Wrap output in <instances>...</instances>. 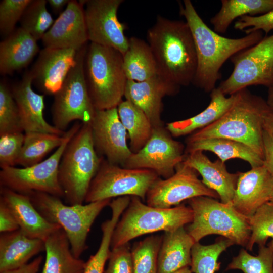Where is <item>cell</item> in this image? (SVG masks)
I'll list each match as a JSON object with an SVG mask.
<instances>
[{
	"label": "cell",
	"instance_id": "6da1fadb",
	"mask_svg": "<svg viewBox=\"0 0 273 273\" xmlns=\"http://www.w3.org/2000/svg\"><path fill=\"white\" fill-rule=\"evenodd\" d=\"M179 13L190 28L195 46L197 65L192 83L206 93L216 88L221 78L220 69L229 59L264 37L261 31L237 38L219 35L204 22L190 0L179 3Z\"/></svg>",
	"mask_w": 273,
	"mask_h": 273
},
{
	"label": "cell",
	"instance_id": "7a4b0ae2",
	"mask_svg": "<svg viewBox=\"0 0 273 273\" xmlns=\"http://www.w3.org/2000/svg\"><path fill=\"white\" fill-rule=\"evenodd\" d=\"M147 38L158 76L179 87L193 83L197 55L192 34L186 21L158 15L148 30Z\"/></svg>",
	"mask_w": 273,
	"mask_h": 273
},
{
	"label": "cell",
	"instance_id": "3957f363",
	"mask_svg": "<svg viewBox=\"0 0 273 273\" xmlns=\"http://www.w3.org/2000/svg\"><path fill=\"white\" fill-rule=\"evenodd\" d=\"M269 110L266 100L245 88L238 92L235 102L219 119L190 134L186 142L213 138L231 139L248 146L263 160V120Z\"/></svg>",
	"mask_w": 273,
	"mask_h": 273
},
{
	"label": "cell",
	"instance_id": "277c9868",
	"mask_svg": "<svg viewBox=\"0 0 273 273\" xmlns=\"http://www.w3.org/2000/svg\"><path fill=\"white\" fill-rule=\"evenodd\" d=\"M103 158L95 148L90 124L82 123L66 146L59 166V182L68 205L83 204Z\"/></svg>",
	"mask_w": 273,
	"mask_h": 273
},
{
	"label": "cell",
	"instance_id": "5b68a950",
	"mask_svg": "<svg viewBox=\"0 0 273 273\" xmlns=\"http://www.w3.org/2000/svg\"><path fill=\"white\" fill-rule=\"evenodd\" d=\"M84 71L95 109L117 107L124 96L127 81L123 55L113 48L90 42L84 58Z\"/></svg>",
	"mask_w": 273,
	"mask_h": 273
},
{
	"label": "cell",
	"instance_id": "8992f818",
	"mask_svg": "<svg viewBox=\"0 0 273 273\" xmlns=\"http://www.w3.org/2000/svg\"><path fill=\"white\" fill-rule=\"evenodd\" d=\"M193 218L192 209L184 204L160 208L145 204L140 198L132 196L114 229L111 248L145 234L173 231L190 223Z\"/></svg>",
	"mask_w": 273,
	"mask_h": 273
},
{
	"label": "cell",
	"instance_id": "52a82bcc",
	"mask_svg": "<svg viewBox=\"0 0 273 273\" xmlns=\"http://www.w3.org/2000/svg\"><path fill=\"white\" fill-rule=\"evenodd\" d=\"M26 195L47 220L64 231L73 254L79 258L87 248L86 240L94 221L111 202V199H106L70 205L64 204L61 198L46 193L33 192Z\"/></svg>",
	"mask_w": 273,
	"mask_h": 273
},
{
	"label": "cell",
	"instance_id": "ba28073f",
	"mask_svg": "<svg viewBox=\"0 0 273 273\" xmlns=\"http://www.w3.org/2000/svg\"><path fill=\"white\" fill-rule=\"evenodd\" d=\"M188 203L193 218L186 230L195 243L215 234L246 247L251 233L249 218L238 212L232 202L224 203L209 197L198 196L189 199Z\"/></svg>",
	"mask_w": 273,
	"mask_h": 273
},
{
	"label": "cell",
	"instance_id": "9c48e42d",
	"mask_svg": "<svg viewBox=\"0 0 273 273\" xmlns=\"http://www.w3.org/2000/svg\"><path fill=\"white\" fill-rule=\"evenodd\" d=\"M82 124L76 121L65 131L62 145L44 160L27 167H8L1 169V187L24 195L39 192L63 198V192L58 179L60 162L66 146Z\"/></svg>",
	"mask_w": 273,
	"mask_h": 273
},
{
	"label": "cell",
	"instance_id": "30bf717a",
	"mask_svg": "<svg viewBox=\"0 0 273 273\" xmlns=\"http://www.w3.org/2000/svg\"><path fill=\"white\" fill-rule=\"evenodd\" d=\"M87 48L86 44L78 51L75 65L54 95L51 109L53 125L63 132L73 121L90 124L96 113L84 75V62Z\"/></svg>",
	"mask_w": 273,
	"mask_h": 273
},
{
	"label": "cell",
	"instance_id": "8fae6325",
	"mask_svg": "<svg viewBox=\"0 0 273 273\" xmlns=\"http://www.w3.org/2000/svg\"><path fill=\"white\" fill-rule=\"evenodd\" d=\"M160 177L146 169L123 167L103 158L90 184L85 202L87 203L122 196H135L146 200L147 194Z\"/></svg>",
	"mask_w": 273,
	"mask_h": 273
},
{
	"label": "cell",
	"instance_id": "7c38bea8",
	"mask_svg": "<svg viewBox=\"0 0 273 273\" xmlns=\"http://www.w3.org/2000/svg\"><path fill=\"white\" fill-rule=\"evenodd\" d=\"M233 70L218 88L231 95L252 85H273V34L231 58Z\"/></svg>",
	"mask_w": 273,
	"mask_h": 273
},
{
	"label": "cell",
	"instance_id": "4fadbf2b",
	"mask_svg": "<svg viewBox=\"0 0 273 273\" xmlns=\"http://www.w3.org/2000/svg\"><path fill=\"white\" fill-rule=\"evenodd\" d=\"M172 137L163 125L153 127L145 145L138 152L132 153L122 167L149 169L159 177H170L185 155L183 144Z\"/></svg>",
	"mask_w": 273,
	"mask_h": 273
},
{
	"label": "cell",
	"instance_id": "5bb4252c",
	"mask_svg": "<svg viewBox=\"0 0 273 273\" xmlns=\"http://www.w3.org/2000/svg\"><path fill=\"white\" fill-rule=\"evenodd\" d=\"M198 172L183 161L178 164L170 177L159 178L151 186L146 198L147 205L160 208H169L198 196L219 198L218 194L207 187Z\"/></svg>",
	"mask_w": 273,
	"mask_h": 273
},
{
	"label": "cell",
	"instance_id": "9a60e30c",
	"mask_svg": "<svg viewBox=\"0 0 273 273\" xmlns=\"http://www.w3.org/2000/svg\"><path fill=\"white\" fill-rule=\"evenodd\" d=\"M122 0L84 1V15L88 41L113 48L123 56L129 45L126 26L117 17Z\"/></svg>",
	"mask_w": 273,
	"mask_h": 273
},
{
	"label": "cell",
	"instance_id": "2e32d148",
	"mask_svg": "<svg viewBox=\"0 0 273 273\" xmlns=\"http://www.w3.org/2000/svg\"><path fill=\"white\" fill-rule=\"evenodd\" d=\"M90 126L98 154L109 163L122 167L132 152L127 145V131L117 108L96 110Z\"/></svg>",
	"mask_w": 273,
	"mask_h": 273
},
{
	"label": "cell",
	"instance_id": "e0dca14e",
	"mask_svg": "<svg viewBox=\"0 0 273 273\" xmlns=\"http://www.w3.org/2000/svg\"><path fill=\"white\" fill-rule=\"evenodd\" d=\"M84 1H69L64 10L44 34V48L77 50L88 41L84 15Z\"/></svg>",
	"mask_w": 273,
	"mask_h": 273
},
{
	"label": "cell",
	"instance_id": "ac0fdd59",
	"mask_svg": "<svg viewBox=\"0 0 273 273\" xmlns=\"http://www.w3.org/2000/svg\"><path fill=\"white\" fill-rule=\"evenodd\" d=\"M78 51L73 48H44L30 70L33 82L44 94L54 95L75 65Z\"/></svg>",
	"mask_w": 273,
	"mask_h": 273
},
{
	"label": "cell",
	"instance_id": "d6986e66",
	"mask_svg": "<svg viewBox=\"0 0 273 273\" xmlns=\"http://www.w3.org/2000/svg\"><path fill=\"white\" fill-rule=\"evenodd\" d=\"M238 172L232 203L238 212L250 218L259 207L269 202L273 191V176L263 165Z\"/></svg>",
	"mask_w": 273,
	"mask_h": 273
},
{
	"label": "cell",
	"instance_id": "ffe728a7",
	"mask_svg": "<svg viewBox=\"0 0 273 273\" xmlns=\"http://www.w3.org/2000/svg\"><path fill=\"white\" fill-rule=\"evenodd\" d=\"M32 83L33 76L29 71L11 90L18 107L23 131L64 135L65 132L59 130L45 120L43 116L44 95L33 90Z\"/></svg>",
	"mask_w": 273,
	"mask_h": 273
},
{
	"label": "cell",
	"instance_id": "44dd1931",
	"mask_svg": "<svg viewBox=\"0 0 273 273\" xmlns=\"http://www.w3.org/2000/svg\"><path fill=\"white\" fill-rule=\"evenodd\" d=\"M179 88L156 75L141 82L127 80L124 97L141 110L155 127L163 125L161 118L163 98L177 94Z\"/></svg>",
	"mask_w": 273,
	"mask_h": 273
},
{
	"label": "cell",
	"instance_id": "7402d4cb",
	"mask_svg": "<svg viewBox=\"0 0 273 273\" xmlns=\"http://www.w3.org/2000/svg\"><path fill=\"white\" fill-rule=\"evenodd\" d=\"M0 201L10 209L19 229L30 238L44 241L51 234L61 228L47 220L33 206L28 195L1 187Z\"/></svg>",
	"mask_w": 273,
	"mask_h": 273
},
{
	"label": "cell",
	"instance_id": "603a6c76",
	"mask_svg": "<svg viewBox=\"0 0 273 273\" xmlns=\"http://www.w3.org/2000/svg\"><path fill=\"white\" fill-rule=\"evenodd\" d=\"M203 152L198 150L185 154L183 162L201 175L202 183L218 194L221 202H232L239 172L230 173L224 162L219 159L212 162Z\"/></svg>",
	"mask_w": 273,
	"mask_h": 273
},
{
	"label": "cell",
	"instance_id": "cb8c5ba5",
	"mask_svg": "<svg viewBox=\"0 0 273 273\" xmlns=\"http://www.w3.org/2000/svg\"><path fill=\"white\" fill-rule=\"evenodd\" d=\"M37 40L19 27L0 43V72L10 74L26 67L39 52Z\"/></svg>",
	"mask_w": 273,
	"mask_h": 273
},
{
	"label": "cell",
	"instance_id": "d4e9b609",
	"mask_svg": "<svg viewBox=\"0 0 273 273\" xmlns=\"http://www.w3.org/2000/svg\"><path fill=\"white\" fill-rule=\"evenodd\" d=\"M43 251L44 241L30 238L20 229L1 233L0 272L20 267Z\"/></svg>",
	"mask_w": 273,
	"mask_h": 273
},
{
	"label": "cell",
	"instance_id": "484cf974",
	"mask_svg": "<svg viewBox=\"0 0 273 273\" xmlns=\"http://www.w3.org/2000/svg\"><path fill=\"white\" fill-rule=\"evenodd\" d=\"M195 243L184 226L164 232L158 255L157 273H173L190 267L191 250Z\"/></svg>",
	"mask_w": 273,
	"mask_h": 273
},
{
	"label": "cell",
	"instance_id": "4316f807",
	"mask_svg": "<svg viewBox=\"0 0 273 273\" xmlns=\"http://www.w3.org/2000/svg\"><path fill=\"white\" fill-rule=\"evenodd\" d=\"M208 106L200 113L188 119L168 123L166 128L173 137L191 134L219 119L233 105L238 93L226 97L216 87L210 94Z\"/></svg>",
	"mask_w": 273,
	"mask_h": 273
},
{
	"label": "cell",
	"instance_id": "83f0119b",
	"mask_svg": "<svg viewBox=\"0 0 273 273\" xmlns=\"http://www.w3.org/2000/svg\"><path fill=\"white\" fill-rule=\"evenodd\" d=\"M46 259L42 273H84L86 262L72 253L68 237L60 228L44 241Z\"/></svg>",
	"mask_w": 273,
	"mask_h": 273
},
{
	"label": "cell",
	"instance_id": "f1b7e54d",
	"mask_svg": "<svg viewBox=\"0 0 273 273\" xmlns=\"http://www.w3.org/2000/svg\"><path fill=\"white\" fill-rule=\"evenodd\" d=\"M209 151L215 154L223 162L233 158L247 162L251 168L262 166L263 159L249 147L231 139L213 138L186 142L185 154L196 151Z\"/></svg>",
	"mask_w": 273,
	"mask_h": 273
},
{
	"label": "cell",
	"instance_id": "f546056e",
	"mask_svg": "<svg viewBox=\"0 0 273 273\" xmlns=\"http://www.w3.org/2000/svg\"><path fill=\"white\" fill-rule=\"evenodd\" d=\"M123 68L127 80L141 82L157 75L156 62L148 42L131 37L123 55Z\"/></svg>",
	"mask_w": 273,
	"mask_h": 273
},
{
	"label": "cell",
	"instance_id": "4dcf8cb0",
	"mask_svg": "<svg viewBox=\"0 0 273 273\" xmlns=\"http://www.w3.org/2000/svg\"><path fill=\"white\" fill-rule=\"evenodd\" d=\"M219 11L210 20L213 30L225 33L236 18L246 15L256 16L273 9V0H222Z\"/></svg>",
	"mask_w": 273,
	"mask_h": 273
},
{
	"label": "cell",
	"instance_id": "1f68e13d",
	"mask_svg": "<svg viewBox=\"0 0 273 273\" xmlns=\"http://www.w3.org/2000/svg\"><path fill=\"white\" fill-rule=\"evenodd\" d=\"M117 108L130 139V149L136 153L150 138L153 126L146 114L129 101L122 100Z\"/></svg>",
	"mask_w": 273,
	"mask_h": 273
},
{
	"label": "cell",
	"instance_id": "d6a6232c",
	"mask_svg": "<svg viewBox=\"0 0 273 273\" xmlns=\"http://www.w3.org/2000/svg\"><path fill=\"white\" fill-rule=\"evenodd\" d=\"M23 147L17 164L27 167L36 164L50 152L58 148L63 143V135L39 132H24Z\"/></svg>",
	"mask_w": 273,
	"mask_h": 273
},
{
	"label": "cell",
	"instance_id": "836d02e7",
	"mask_svg": "<svg viewBox=\"0 0 273 273\" xmlns=\"http://www.w3.org/2000/svg\"><path fill=\"white\" fill-rule=\"evenodd\" d=\"M234 244L230 240L222 237L209 245L195 243L191 250L190 268L193 273H215L220 268L218 262L221 253Z\"/></svg>",
	"mask_w": 273,
	"mask_h": 273
},
{
	"label": "cell",
	"instance_id": "e575fe53",
	"mask_svg": "<svg viewBox=\"0 0 273 273\" xmlns=\"http://www.w3.org/2000/svg\"><path fill=\"white\" fill-rule=\"evenodd\" d=\"M162 236L151 235L131 248L133 273H157Z\"/></svg>",
	"mask_w": 273,
	"mask_h": 273
},
{
	"label": "cell",
	"instance_id": "d590c367",
	"mask_svg": "<svg viewBox=\"0 0 273 273\" xmlns=\"http://www.w3.org/2000/svg\"><path fill=\"white\" fill-rule=\"evenodd\" d=\"M235 269L244 273H273V248L268 245L259 246L257 256L241 249L238 255L233 258L225 271Z\"/></svg>",
	"mask_w": 273,
	"mask_h": 273
},
{
	"label": "cell",
	"instance_id": "8d00e7d4",
	"mask_svg": "<svg viewBox=\"0 0 273 273\" xmlns=\"http://www.w3.org/2000/svg\"><path fill=\"white\" fill-rule=\"evenodd\" d=\"M46 0H33L25 9L20 20V27L37 41L41 39L54 23L48 11Z\"/></svg>",
	"mask_w": 273,
	"mask_h": 273
},
{
	"label": "cell",
	"instance_id": "74e56055",
	"mask_svg": "<svg viewBox=\"0 0 273 273\" xmlns=\"http://www.w3.org/2000/svg\"><path fill=\"white\" fill-rule=\"evenodd\" d=\"M249 220L251 233L246 248L251 251L255 244L265 245L269 238L272 240L268 246L273 248V204L269 202L264 204Z\"/></svg>",
	"mask_w": 273,
	"mask_h": 273
},
{
	"label": "cell",
	"instance_id": "f35d334b",
	"mask_svg": "<svg viewBox=\"0 0 273 273\" xmlns=\"http://www.w3.org/2000/svg\"><path fill=\"white\" fill-rule=\"evenodd\" d=\"M23 132L20 125L19 112L11 90L7 84L0 83V135Z\"/></svg>",
	"mask_w": 273,
	"mask_h": 273
},
{
	"label": "cell",
	"instance_id": "ab89813d",
	"mask_svg": "<svg viewBox=\"0 0 273 273\" xmlns=\"http://www.w3.org/2000/svg\"><path fill=\"white\" fill-rule=\"evenodd\" d=\"M32 0H3L0 3V31L6 37L15 29L25 9Z\"/></svg>",
	"mask_w": 273,
	"mask_h": 273
},
{
	"label": "cell",
	"instance_id": "60d3db41",
	"mask_svg": "<svg viewBox=\"0 0 273 273\" xmlns=\"http://www.w3.org/2000/svg\"><path fill=\"white\" fill-rule=\"evenodd\" d=\"M23 132L0 135V167H15L20 154L24 141Z\"/></svg>",
	"mask_w": 273,
	"mask_h": 273
},
{
	"label": "cell",
	"instance_id": "b9f144b4",
	"mask_svg": "<svg viewBox=\"0 0 273 273\" xmlns=\"http://www.w3.org/2000/svg\"><path fill=\"white\" fill-rule=\"evenodd\" d=\"M108 263L104 273H133L129 243L111 249Z\"/></svg>",
	"mask_w": 273,
	"mask_h": 273
},
{
	"label": "cell",
	"instance_id": "7bdbcfd3",
	"mask_svg": "<svg viewBox=\"0 0 273 273\" xmlns=\"http://www.w3.org/2000/svg\"><path fill=\"white\" fill-rule=\"evenodd\" d=\"M234 28L244 31L246 34L256 31H261L267 34L273 30V9L259 16H242L236 21Z\"/></svg>",
	"mask_w": 273,
	"mask_h": 273
},
{
	"label": "cell",
	"instance_id": "ee69618b",
	"mask_svg": "<svg viewBox=\"0 0 273 273\" xmlns=\"http://www.w3.org/2000/svg\"><path fill=\"white\" fill-rule=\"evenodd\" d=\"M111 237L104 235L96 253L91 255L86 262L84 273H104V267L111 251Z\"/></svg>",
	"mask_w": 273,
	"mask_h": 273
},
{
	"label": "cell",
	"instance_id": "f6af8a7d",
	"mask_svg": "<svg viewBox=\"0 0 273 273\" xmlns=\"http://www.w3.org/2000/svg\"><path fill=\"white\" fill-rule=\"evenodd\" d=\"M18 229L19 227L14 215L5 203L0 201L1 233L11 232Z\"/></svg>",
	"mask_w": 273,
	"mask_h": 273
},
{
	"label": "cell",
	"instance_id": "bcb514c9",
	"mask_svg": "<svg viewBox=\"0 0 273 273\" xmlns=\"http://www.w3.org/2000/svg\"><path fill=\"white\" fill-rule=\"evenodd\" d=\"M263 165L273 176V135L264 129L263 132Z\"/></svg>",
	"mask_w": 273,
	"mask_h": 273
},
{
	"label": "cell",
	"instance_id": "7dc6e473",
	"mask_svg": "<svg viewBox=\"0 0 273 273\" xmlns=\"http://www.w3.org/2000/svg\"><path fill=\"white\" fill-rule=\"evenodd\" d=\"M43 257L41 255L37 256L30 262L15 269L5 270L0 273H37Z\"/></svg>",
	"mask_w": 273,
	"mask_h": 273
},
{
	"label": "cell",
	"instance_id": "c3c4849f",
	"mask_svg": "<svg viewBox=\"0 0 273 273\" xmlns=\"http://www.w3.org/2000/svg\"><path fill=\"white\" fill-rule=\"evenodd\" d=\"M263 127L265 130L273 135V111L270 110L265 115Z\"/></svg>",
	"mask_w": 273,
	"mask_h": 273
},
{
	"label": "cell",
	"instance_id": "681fc988",
	"mask_svg": "<svg viewBox=\"0 0 273 273\" xmlns=\"http://www.w3.org/2000/svg\"><path fill=\"white\" fill-rule=\"evenodd\" d=\"M69 1L68 0H49L47 2L50 6L55 13L60 12L65 6H67Z\"/></svg>",
	"mask_w": 273,
	"mask_h": 273
},
{
	"label": "cell",
	"instance_id": "f907efd6",
	"mask_svg": "<svg viewBox=\"0 0 273 273\" xmlns=\"http://www.w3.org/2000/svg\"><path fill=\"white\" fill-rule=\"evenodd\" d=\"M266 101L270 109L273 111V85L268 88L267 98Z\"/></svg>",
	"mask_w": 273,
	"mask_h": 273
},
{
	"label": "cell",
	"instance_id": "816d5d0a",
	"mask_svg": "<svg viewBox=\"0 0 273 273\" xmlns=\"http://www.w3.org/2000/svg\"><path fill=\"white\" fill-rule=\"evenodd\" d=\"M173 273H193L191 270L190 267H184Z\"/></svg>",
	"mask_w": 273,
	"mask_h": 273
},
{
	"label": "cell",
	"instance_id": "f5cc1de1",
	"mask_svg": "<svg viewBox=\"0 0 273 273\" xmlns=\"http://www.w3.org/2000/svg\"><path fill=\"white\" fill-rule=\"evenodd\" d=\"M269 202L273 204V191L271 194V196Z\"/></svg>",
	"mask_w": 273,
	"mask_h": 273
}]
</instances>
